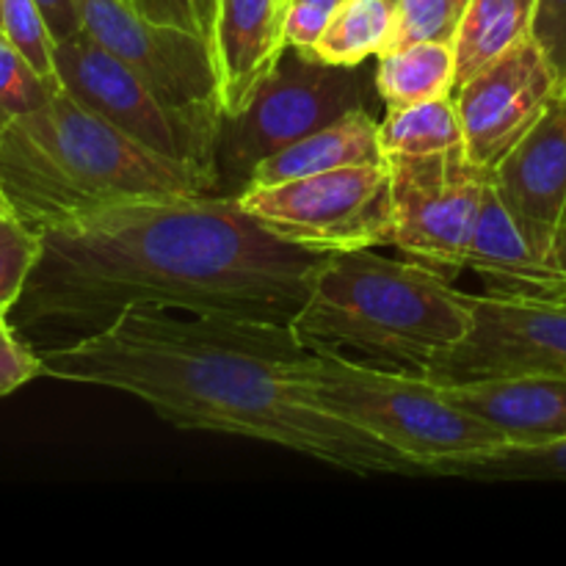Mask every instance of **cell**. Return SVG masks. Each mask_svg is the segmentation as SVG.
<instances>
[{
    "label": "cell",
    "mask_w": 566,
    "mask_h": 566,
    "mask_svg": "<svg viewBox=\"0 0 566 566\" xmlns=\"http://www.w3.org/2000/svg\"><path fill=\"white\" fill-rule=\"evenodd\" d=\"M39 235L42 254L17 310L70 340L127 307L291 326L321 260L282 243L224 193L116 205Z\"/></svg>",
    "instance_id": "obj_1"
},
{
    "label": "cell",
    "mask_w": 566,
    "mask_h": 566,
    "mask_svg": "<svg viewBox=\"0 0 566 566\" xmlns=\"http://www.w3.org/2000/svg\"><path fill=\"white\" fill-rule=\"evenodd\" d=\"M304 348L287 324L127 307L39 359L42 376L125 392L177 429L269 442L354 475L423 473L310 401L296 379Z\"/></svg>",
    "instance_id": "obj_2"
},
{
    "label": "cell",
    "mask_w": 566,
    "mask_h": 566,
    "mask_svg": "<svg viewBox=\"0 0 566 566\" xmlns=\"http://www.w3.org/2000/svg\"><path fill=\"white\" fill-rule=\"evenodd\" d=\"M0 191L39 232L116 205L216 193V180L153 153L59 88L0 130Z\"/></svg>",
    "instance_id": "obj_3"
},
{
    "label": "cell",
    "mask_w": 566,
    "mask_h": 566,
    "mask_svg": "<svg viewBox=\"0 0 566 566\" xmlns=\"http://www.w3.org/2000/svg\"><path fill=\"white\" fill-rule=\"evenodd\" d=\"M473 326L470 293L420 260L374 249L321 254L291 329L304 346L431 374Z\"/></svg>",
    "instance_id": "obj_4"
},
{
    "label": "cell",
    "mask_w": 566,
    "mask_h": 566,
    "mask_svg": "<svg viewBox=\"0 0 566 566\" xmlns=\"http://www.w3.org/2000/svg\"><path fill=\"white\" fill-rule=\"evenodd\" d=\"M296 379L310 401L374 434L426 475L437 464L509 442L495 426L453 403L440 381L415 370L307 346Z\"/></svg>",
    "instance_id": "obj_5"
},
{
    "label": "cell",
    "mask_w": 566,
    "mask_h": 566,
    "mask_svg": "<svg viewBox=\"0 0 566 566\" xmlns=\"http://www.w3.org/2000/svg\"><path fill=\"white\" fill-rule=\"evenodd\" d=\"M363 66L321 64L287 48L247 108L221 119L216 193L238 197L265 158L352 111L368 108L365 99L376 88V70Z\"/></svg>",
    "instance_id": "obj_6"
},
{
    "label": "cell",
    "mask_w": 566,
    "mask_h": 566,
    "mask_svg": "<svg viewBox=\"0 0 566 566\" xmlns=\"http://www.w3.org/2000/svg\"><path fill=\"white\" fill-rule=\"evenodd\" d=\"M238 205L282 243L315 254L390 247V166L363 164L274 186H249Z\"/></svg>",
    "instance_id": "obj_7"
},
{
    "label": "cell",
    "mask_w": 566,
    "mask_h": 566,
    "mask_svg": "<svg viewBox=\"0 0 566 566\" xmlns=\"http://www.w3.org/2000/svg\"><path fill=\"white\" fill-rule=\"evenodd\" d=\"M55 72L61 88L83 108L103 116L153 153L193 166L216 180V142L221 125L216 111L171 105L138 72L86 33L55 44Z\"/></svg>",
    "instance_id": "obj_8"
},
{
    "label": "cell",
    "mask_w": 566,
    "mask_h": 566,
    "mask_svg": "<svg viewBox=\"0 0 566 566\" xmlns=\"http://www.w3.org/2000/svg\"><path fill=\"white\" fill-rule=\"evenodd\" d=\"M390 166V247L442 274L464 269L492 169L464 147L431 155H396Z\"/></svg>",
    "instance_id": "obj_9"
},
{
    "label": "cell",
    "mask_w": 566,
    "mask_h": 566,
    "mask_svg": "<svg viewBox=\"0 0 566 566\" xmlns=\"http://www.w3.org/2000/svg\"><path fill=\"white\" fill-rule=\"evenodd\" d=\"M468 337L431 368L437 381L566 376V302L514 293H470Z\"/></svg>",
    "instance_id": "obj_10"
},
{
    "label": "cell",
    "mask_w": 566,
    "mask_h": 566,
    "mask_svg": "<svg viewBox=\"0 0 566 566\" xmlns=\"http://www.w3.org/2000/svg\"><path fill=\"white\" fill-rule=\"evenodd\" d=\"M75 6L81 31L138 72L160 97L219 114L213 48L202 33L147 20L127 0H75Z\"/></svg>",
    "instance_id": "obj_11"
},
{
    "label": "cell",
    "mask_w": 566,
    "mask_h": 566,
    "mask_svg": "<svg viewBox=\"0 0 566 566\" xmlns=\"http://www.w3.org/2000/svg\"><path fill=\"white\" fill-rule=\"evenodd\" d=\"M558 92L562 83L545 50L534 36L523 39L517 48L453 88L464 153L484 169H495L536 125Z\"/></svg>",
    "instance_id": "obj_12"
},
{
    "label": "cell",
    "mask_w": 566,
    "mask_h": 566,
    "mask_svg": "<svg viewBox=\"0 0 566 566\" xmlns=\"http://www.w3.org/2000/svg\"><path fill=\"white\" fill-rule=\"evenodd\" d=\"M492 182L539 258L566 271V86L492 169Z\"/></svg>",
    "instance_id": "obj_13"
},
{
    "label": "cell",
    "mask_w": 566,
    "mask_h": 566,
    "mask_svg": "<svg viewBox=\"0 0 566 566\" xmlns=\"http://www.w3.org/2000/svg\"><path fill=\"white\" fill-rule=\"evenodd\" d=\"M221 119L247 108L285 55V0H221L213 31Z\"/></svg>",
    "instance_id": "obj_14"
},
{
    "label": "cell",
    "mask_w": 566,
    "mask_h": 566,
    "mask_svg": "<svg viewBox=\"0 0 566 566\" xmlns=\"http://www.w3.org/2000/svg\"><path fill=\"white\" fill-rule=\"evenodd\" d=\"M440 385L453 403L495 426L509 442L566 437V376H497Z\"/></svg>",
    "instance_id": "obj_15"
},
{
    "label": "cell",
    "mask_w": 566,
    "mask_h": 566,
    "mask_svg": "<svg viewBox=\"0 0 566 566\" xmlns=\"http://www.w3.org/2000/svg\"><path fill=\"white\" fill-rule=\"evenodd\" d=\"M464 269L484 276L486 291L566 302V271L545 263L490 180Z\"/></svg>",
    "instance_id": "obj_16"
},
{
    "label": "cell",
    "mask_w": 566,
    "mask_h": 566,
    "mask_svg": "<svg viewBox=\"0 0 566 566\" xmlns=\"http://www.w3.org/2000/svg\"><path fill=\"white\" fill-rule=\"evenodd\" d=\"M381 160L387 158L381 153L379 122L368 108H357L265 158L249 177L247 188L274 186V182L298 180V177L321 175V171L381 164Z\"/></svg>",
    "instance_id": "obj_17"
},
{
    "label": "cell",
    "mask_w": 566,
    "mask_h": 566,
    "mask_svg": "<svg viewBox=\"0 0 566 566\" xmlns=\"http://www.w3.org/2000/svg\"><path fill=\"white\" fill-rule=\"evenodd\" d=\"M534 9L536 0H468L453 36L457 86L528 39Z\"/></svg>",
    "instance_id": "obj_18"
},
{
    "label": "cell",
    "mask_w": 566,
    "mask_h": 566,
    "mask_svg": "<svg viewBox=\"0 0 566 566\" xmlns=\"http://www.w3.org/2000/svg\"><path fill=\"white\" fill-rule=\"evenodd\" d=\"M457 59L453 44L418 42L392 48L376 64V94L387 111L429 103L453 94Z\"/></svg>",
    "instance_id": "obj_19"
},
{
    "label": "cell",
    "mask_w": 566,
    "mask_h": 566,
    "mask_svg": "<svg viewBox=\"0 0 566 566\" xmlns=\"http://www.w3.org/2000/svg\"><path fill=\"white\" fill-rule=\"evenodd\" d=\"M392 42V0H346L326 22L310 59L332 66H363Z\"/></svg>",
    "instance_id": "obj_20"
},
{
    "label": "cell",
    "mask_w": 566,
    "mask_h": 566,
    "mask_svg": "<svg viewBox=\"0 0 566 566\" xmlns=\"http://www.w3.org/2000/svg\"><path fill=\"white\" fill-rule=\"evenodd\" d=\"M431 475L468 481H566V437L547 442H506L492 451L437 464Z\"/></svg>",
    "instance_id": "obj_21"
},
{
    "label": "cell",
    "mask_w": 566,
    "mask_h": 566,
    "mask_svg": "<svg viewBox=\"0 0 566 566\" xmlns=\"http://www.w3.org/2000/svg\"><path fill=\"white\" fill-rule=\"evenodd\" d=\"M379 142L385 158L396 155H431L464 147L462 119L453 97L429 99L401 111H387L379 122Z\"/></svg>",
    "instance_id": "obj_22"
},
{
    "label": "cell",
    "mask_w": 566,
    "mask_h": 566,
    "mask_svg": "<svg viewBox=\"0 0 566 566\" xmlns=\"http://www.w3.org/2000/svg\"><path fill=\"white\" fill-rule=\"evenodd\" d=\"M0 33L11 48L53 86L61 88L55 72V36L39 11L36 0H3L0 3Z\"/></svg>",
    "instance_id": "obj_23"
},
{
    "label": "cell",
    "mask_w": 566,
    "mask_h": 566,
    "mask_svg": "<svg viewBox=\"0 0 566 566\" xmlns=\"http://www.w3.org/2000/svg\"><path fill=\"white\" fill-rule=\"evenodd\" d=\"M42 254V235L17 213L0 219V321L20 304Z\"/></svg>",
    "instance_id": "obj_24"
},
{
    "label": "cell",
    "mask_w": 566,
    "mask_h": 566,
    "mask_svg": "<svg viewBox=\"0 0 566 566\" xmlns=\"http://www.w3.org/2000/svg\"><path fill=\"white\" fill-rule=\"evenodd\" d=\"M464 0H392V48L418 42L453 44Z\"/></svg>",
    "instance_id": "obj_25"
},
{
    "label": "cell",
    "mask_w": 566,
    "mask_h": 566,
    "mask_svg": "<svg viewBox=\"0 0 566 566\" xmlns=\"http://www.w3.org/2000/svg\"><path fill=\"white\" fill-rule=\"evenodd\" d=\"M59 86L44 81L0 33V130L48 103Z\"/></svg>",
    "instance_id": "obj_26"
},
{
    "label": "cell",
    "mask_w": 566,
    "mask_h": 566,
    "mask_svg": "<svg viewBox=\"0 0 566 566\" xmlns=\"http://www.w3.org/2000/svg\"><path fill=\"white\" fill-rule=\"evenodd\" d=\"M36 376H42V359L17 335L9 318H3L0 321V398L11 396Z\"/></svg>",
    "instance_id": "obj_27"
},
{
    "label": "cell",
    "mask_w": 566,
    "mask_h": 566,
    "mask_svg": "<svg viewBox=\"0 0 566 566\" xmlns=\"http://www.w3.org/2000/svg\"><path fill=\"white\" fill-rule=\"evenodd\" d=\"M531 36L545 50L556 70L562 88L566 86V0H536Z\"/></svg>",
    "instance_id": "obj_28"
},
{
    "label": "cell",
    "mask_w": 566,
    "mask_h": 566,
    "mask_svg": "<svg viewBox=\"0 0 566 566\" xmlns=\"http://www.w3.org/2000/svg\"><path fill=\"white\" fill-rule=\"evenodd\" d=\"M332 11L321 9V6L304 3V0H291L285 6V42L287 48L296 50L302 55H313L315 44H318L321 33H324L326 22H329Z\"/></svg>",
    "instance_id": "obj_29"
},
{
    "label": "cell",
    "mask_w": 566,
    "mask_h": 566,
    "mask_svg": "<svg viewBox=\"0 0 566 566\" xmlns=\"http://www.w3.org/2000/svg\"><path fill=\"white\" fill-rule=\"evenodd\" d=\"M127 3H130L142 17H147V20L153 22H160V25H175V28H186V31L202 33L199 31V22H197V14H193L191 0H127Z\"/></svg>",
    "instance_id": "obj_30"
},
{
    "label": "cell",
    "mask_w": 566,
    "mask_h": 566,
    "mask_svg": "<svg viewBox=\"0 0 566 566\" xmlns=\"http://www.w3.org/2000/svg\"><path fill=\"white\" fill-rule=\"evenodd\" d=\"M36 6L44 20H48L55 42H66V39L83 33L75 0H36Z\"/></svg>",
    "instance_id": "obj_31"
},
{
    "label": "cell",
    "mask_w": 566,
    "mask_h": 566,
    "mask_svg": "<svg viewBox=\"0 0 566 566\" xmlns=\"http://www.w3.org/2000/svg\"><path fill=\"white\" fill-rule=\"evenodd\" d=\"M193 14H197L199 31L208 36V42H213V31H216V20H219V9L221 0H191ZM213 48V44H210Z\"/></svg>",
    "instance_id": "obj_32"
},
{
    "label": "cell",
    "mask_w": 566,
    "mask_h": 566,
    "mask_svg": "<svg viewBox=\"0 0 566 566\" xmlns=\"http://www.w3.org/2000/svg\"><path fill=\"white\" fill-rule=\"evenodd\" d=\"M287 3H291V0H287ZM304 3L321 6V9H326V11H332V14H335V9H340V6L346 3V0H304Z\"/></svg>",
    "instance_id": "obj_33"
},
{
    "label": "cell",
    "mask_w": 566,
    "mask_h": 566,
    "mask_svg": "<svg viewBox=\"0 0 566 566\" xmlns=\"http://www.w3.org/2000/svg\"><path fill=\"white\" fill-rule=\"evenodd\" d=\"M11 213V205H9V199L3 197V191H0V219H3V216H9Z\"/></svg>",
    "instance_id": "obj_34"
},
{
    "label": "cell",
    "mask_w": 566,
    "mask_h": 566,
    "mask_svg": "<svg viewBox=\"0 0 566 566\" xmlns=\"http://www.w3.org/2000/svg\"><path fill=\"white\" fill-rule=\"evenodd\" d=\"M285 6H287V0H285Z\"/></svg>",
    "instance_id": "obj_35"
},
{
    "label": "cell",
    "mask_w": 566,
    "mask_h": 566,
    "mask_svg": "<svg viewBox=\"0 0 566 566\" xmlns=\"http://www.w3.org/2000/svg\"><path fill=\"white\" fill-rule=\"evenodd\" d=\"M0 3H3V0H0Z\"/></svg>",
    "instance_id": "obj_36"
},
{
    "label": "cell",
    "mask_w": 566,
    "mask_h": 566,
    "mask_svg": "<svg viewBox=\"0 0 566 566\" xmlns=\"http://www.w3.org/2000/svg\"><path fill=\"white\" fill-rule=\"evenodd\" d=\"M464 3H468V0H464Z\"/></svg>",
    "instance_id": "obj_37"
}]
</instances>
